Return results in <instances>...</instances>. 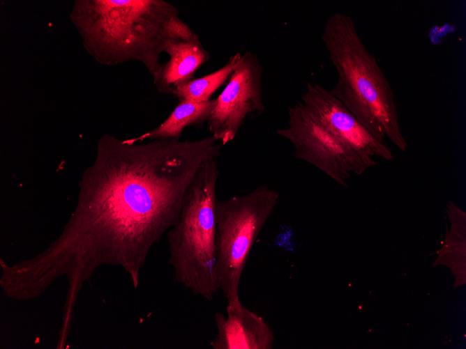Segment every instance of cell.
I'll return each instance as SVG.
<instances>
[{
  "mask_svg": "<svg viewBox=\"0 0 466 349\" xmlns=\"http://www.w3.org/2000/svg\"><path fill=\"white\" fill-rule=\"evenodd\" d=\"M220 153L212 135L137 144L103 134L82 176L75 210L56 240L24 260L26 272L45 290L65 276L71 304L102 265L122 267L136 288L151 248L176 222L197 172Z\"/></svg>",
  "mask_w": 466,
  "mask_h": 349,
  "instance_id": "cell-1",
  "label": "cell"
},
{
  "mask_svg": "<svg viewBox=\"0 0 466 349\" xmlns=\"http://www.w3.org/2000/svg\"><path fill=\"white\" fill-rule=\"evenodd\" d=\"M177 8L163 0H75L70 20L85 50L99 64L142 63L151 75L159 70Z\"/></svg>",
  "mask_w": 466,
  "mask_h": 349,
  "instance_id": "cell-2",
  "label": "cell"
},
{
  "mask_svg": "<svg viewBox=\"0 0 466 349\" xmlns=\"http://www.w3.org/2000/svg\"><path fill=\"white\" fill-rule=\"evenodd\" d=\"M322 40L337 72L331 93L377 140L385 143L388 139L405 153L408 144L400 128L395 94L360 38L354 19L333 13L326 21Z\"/></svg>",
  "mask_w": 466,
  "mask_h": 349,
  "instance_id": "cell-3",
  "label": "cell"
},
{
  "mask_svg": "<svg viewBox=\"0 0 466 349\" xmlns=\"http://www.w3.org/2000/svg\"><path fill=\"white\" fill-rule=\"evenodd\" d=\"M217 159L204 162L188 187L179 218L167 232L174 280L208 301L219 290L216 270Z\"/></svg>",
  "mask_w": 466,
  "mask_h": 349,
  "instance_id": "cell-4",
  "label": "cell"
},
{
  "mask_svg": "<svg viewBox=\"0 0 466 349\" xmlns=\"http://www.w3.org/2000/svg\"><path fill=\"white\" fill-rule=\"evenodd\" d=\"M278 198L276 190L260 185L248 194L216 200V277L228 306L241 304L239 288L242 272Z\"/></svg>",
  "mask_w": 466,
  "mask_h": 349,
  "instance_id": "cell-5",
  "label": "cell"
},
{
  "mask_svg": "<svg viewBox=\"0 0 466 349\" xmlns=\"http://www.w3.org/2000/svg\"><path fill=\"white\" fill-rule=\"evenodd\" d=\"M276 134L293 146L294 157L314 166L338 184L347 187L379 164L376 158L359 150L332 128L320 121L299 100L288 107V123Z\"/></svg>",
  "mask_w": 466,
  "mask_h": 349,
  "instance_id": "cell-6",
  "label": "cell"
},
{
  "mask_svg": "<svg viewBox=\"0 0 466 349\" xmlns=\"http://www.w3.org/2000/svg\"><path fill=\"white\" fill-rule=\"evenodd\" d=\"M262 77L257 56L241 53L207 121L211 135L222 145L234 139L248 116L264 112Z\"/></svg>",
  "mask_w": 466,
  "mask_h": 349,
  "instance_id": "cell-7",
  "label": "cell"
},
{
  "mask_svg": "<svg viewBox=\"0 0 466 349\" xmlns=\"http://www.w3.org/2000/svg\"><path fill=\"white\" fill-rule=\"evenodd\" d=\"M300 101L319 121L338 132L351 144L377 159L391 161L394 156L386 143L377 140L330 91L308 82Z\"/></svg>",
  "mask_w": 466,
  "mask_h": 349,
  "instance_id": "cell-8",
  "label": "cell"
},
{
  "mask_svg": "<svg viewBox=\"0 0 466 349\" xmlns=\"http://www.w3.org/2000/svg\"><path fill=\"white\" fill-rule=\"evenodd\" d=\"M227 316L215 314L217 334L210 342L213 349H271L273 331L264 318L242 303L226 308Z\"/></svg>",
  "mask_w": 466,
  "mask_h": 349,
  "instance_id": "cell-9",
  "label": "cell"
},
{
  "mask_svg": "<svg viewBox=\"0 0 466 349\" xmlns=\"http://www.w3.org/2000/svg\"><path fill=\"white\" fill-rule=\"evenodd\" d=\"M163 51L170 59L153 76V85L161 94L173 95L175 90L192 80L196 71L211 58L195 33L188 40L167 38Z\"/></svg>",
  "mask_w": 466,
  "mask_h": 349,
  "instance_id": "cell-10",
  "label": "cell"
},
{
  "mask_svg": "<svg viewBox=\"0 0 466 349\" xmlns=\"http://www.w3.org/2000/svg\"><path fill=\"white\" fill-rule=\"evenodd\" d=\"M216 104V98L205 102L179 100L168 117L158 127L129 139L135 143L145 140H179L186 127L207 123Z\"/></svg>",
  "mask_w": 466,
  "mask_h": 349,
  "instance_id": "cell-11",
  "label": "cell"
},
{
  "mask_svg": "<svg viewBox=\"0 0 466 349\" xmlns=\"http://www.w3.org/2000/svg\"><path fill=\"white\" fill-rule=\"evenodd\" d=\"M240 54L241 52H239L232 55L226 63L217 70L179 86L173 95L179 100L194 102L211 100L212 95L230 78L234 65Z\"/></svg>",
  "mask_w": 466,
  "mask_h": 349,
  "instance_id": "cell-12",
  "label": "cell"
}]
</instances>
